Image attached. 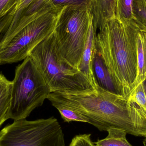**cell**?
I'll use <instances>...</instances> for the list:
<instances>
[{"label": "cell", "mask_w": 146, "mask_h": 146, "mask_svg": "<svg viewBox=\"0 0 146 146\" xmlns=\"http://www.w3.org/2000/svg\"><path fill=\"white\" fill-rule=\"evenodd\" d=\"M48 99L57 100L72 109L100 131L115 128L128 134L146 138V114L143 110L124 96L97 85L82 92H51Z\"/></svg>", "instance_id": "6da1fadb"}, {"label": "cell", "mask_w": 146, "mask_h": 146, "mask_svg": "<svg viewBox=\"0 0 146 146\" xmlns=\"http://www.w3.org/2000/svg\"><path fill=\"white\" fill-rule=\"evenodd\" d=\"M138 30L135 19L120 21L115 17L98 30L94 38V50L103 58L118 94L127 98L137 76Z\"/></svg>", "instance_id": "7a4b0ae2"}, {"label": "cell", "mask_w": 146, "mask_h": 146, "mask_svg": "<svg viewBox=\"0 0 146 146\" xmlns=\"http://www.w3.org/2000/svg\"><path fill=\"white\" fill-rule=\"evenodd\" d=\"M29 56L43 76L51 93L76 92L94 87L82 73L59 54L54 33L39 43Z\"/></svg>", "instance_id": "3957f363"}, {"label": "cell", "mask_w": 146, "mask_h": 146, "mask_svg": "<svg viewBox=\"0 0 146 146\" xmlns=\"http://www.w3.org/2000/svg\"><path fill=\"white\" fill-rule=\"evenodd\" d=\"M65 8L48 4L36 12L18 33L0 48V65L16 63L29 56L39 43L54 32Z\"/></svg>", "instance_id": "277c9868"}, {"label": "cell", "mask_w": 146, "mask_h": 146, "mask_svg": "<svg viewBox=\"0 0 146 146\" xmlns=\"http://www.w3.org/2000/svg\"><path fill=\"white\" fill-rule=\"evenodd\" d=\"M12 83L8 120L26 119L35 109L42 105L51 93L43 76L30 56L16 67Z\"/></svg>", "instance_id": "5b68a950"}, {"label": "cell", "mask_w": 146, "mask_h": 146, "mask_svg": "<svg viewBox=\"0 0 146 146\" xmlns=\"http://www.w3.org/2000/svg\"><path fill=\"white\" fill-rule=\"evenodd\" d=\"M93 19L90 9L65 7L54 32L58 52L78 69Z\"/></svg>", "instance_id": "8992f818"}, {"label": "cell", "mask_w": 146, "mask_h": 146, "mask_svg": "<svg viewBox=\"0 0 146 146\" xmlns=\"http://www.w3.org/2000/svg\"><path fill=\"white\" fill-rule=\"evenodd\" d=\"M0 146H66L62 128L53 117L14 121L0 131Z\"/></svg>", "instance_id": "52a82bcc"}, {"label": "cell", "mask_w": 146, "mask_h": 146, "mask_svg": "<svg viewBox=\"0 0 146 146\" xmlns=\"http://www.w3.org/2000/svg\"><path fill=\"white\" fill-rule=\"evenodd\" d=\"M92 68L96 85L108 92L118 94L113 78L103 58L94 50Z\"/></svg>", "instance_id": "ba28073f"}, {"label": "cell", "mask_w": 146, "mask_h": 146, "mask_svg": "<svg viewBox=\"0 0 146 146\" xmlns=\"http://www.w3.org/2000/svg\"><path fill=\"white\" fill-rule=\"evenodd\" d=\"M98 29L94 24L93 19L91 22L87 38L82 53V57L78 70L82 73L94 87L96 85L92 68L93 55L94 48V38L97 35Z\"/></svg>", "instance_id": "9c48e42d"}, {"label": "cell", "mask_w": 146, "mask_h": 146, "mask_svg": "<svg viewBox=\"0 0 146 146\" xmlns=\"http://www.w3.org/2000/svg\"><path fill=\"white\" fill-rule=\"evenodd\" d=\"M92 13L93 22L98 30L115 17V0H94Z\"/></svg>", "instance_id": "30bf717a"}, {"label": "cell", "mask_w": 146, "mask_h": 146, "mask_svg": "<svg viewBox=\"0 0 146 146\" xmlns=\"http://www.w3.org/2000/svg\"><path fill=\"white\" fill-rule=\"evenodd\" d=\"M137 21L139 24L137 33L138 70L134 89L146 79V28Z\"/></svg>", "instance_id": "8fae6325"}, {"label": "cell", "mask_w": 146, "mask_h": 146, "mask_svg": "<svg viewBox=\"0 0 146 146\" xmlns=\"http://www.w3.org/2000/svg\"><path fill=\"white\" fill-rule=\"evenodd\" d=\"M12 81L0 74V127L7 119L12 96Z\"/></svg>", "instance_id": "7c38bea8"}, {"label": "cell", "mask_w": 146, "mask_h": 146, "mask_svg": "<svg viewBox=\"0 0 146 146\" xmlns=\"http://www.w3.org/2000/svg\"><path fill=\"white\" fill-rule=\"evenodd\" d=\"M107 132V137L103 139H98L94 142L97 146H133L127 140V132L122 129L111 128Z\"/></svg>", "instance_id": "4fadbf2b"}, {"label": "cell", "mask_w": 146, "mask_h": 146, "mask_svg": "<svg viewBox=\"0 0 146 146\" xmlns=\"http://www.w3.org/2000/svg\"><path fill=\"white\" fill-rule=\"evenodd\" d=\"M48 99L50 101L52 105L57 109L60 114L62 118L65 122L77 121L87 123H88L87 120L84 117L68 106L55 100L52 99Z\"/></svg>", "instance_id": "5bb4252c"}, {"label": "cell", "mask_w": 146, "mask_h": 146, "mask_svg": "<svg viewBox=\"0 0 146 146\" xmlns=\"http://www.w3.org/2000/svg\"><path fill=\"white\" fill-rule=\"evenodd\" d=\"M133 3V0H115V17L120 21L134 19Z\"/></svg>", "instance_id": "9a60e30c"}, {"label": "cell", "mask_w": 146, "mask_h": 146, "mask_svg": "<svg viewBox=\"0 0 146 146\" xmlns=\"http://www.w3.org/2000/svg\"><path fill=\"white\" fill-rule=\"evenodd\" d=\"M55 7L88 9L92 11V0H47Z\"/></svg>", "instance_id": "2e32d148"}, {"label": "cell", "mask_w": 146, "mask_h": 146, "mask_svg": "<svg viewBox=\"0 0 146 146\" xmlns=\"http://www.w3.org/2000/svg\"><path fill=\"white\" fill-rule=\"evenodd\" d=\"M134 18L146 28V3L144 0H133Z\"/></svg>", "instance_id": "e0dca14e"}, {"label": "cell", "mask_w": 146, "mask_h": 146, "mask_svg": "<svg viewBox=\"0 0 146 146\" xmlns=\"http://www.w3.org/2000/svg\"><path fill=\"white\" fill-rule=\"evenodd\" d=\"M21 0H0V18L5 16L12 10L15 13L16 7Z\"/></svg>", "instance_id": "ac0fdd59"}, {"label": "cell", "mask_w": 146, "mask_h": 146, "mask_svg": "<svg viewBox=\"0 0 146 146\" xmlns=\"http://www.w3.org/2000/svg\"><path fill=\"white\" fill-rule=\"evenodd\" d=\"M69 146H97L92 141L91 134L79 135L75 136Z\"/></svg>", "instance_id": "d6986e66"}, {"label": "cell", "mask_w": 146, "mask_h": 146, "mask_svg": "<svg viewBox=\"0 0 146 146\" xmlns=\"http://www.w3.org/2000/svg\"><path fill=\"white\" fill-rule=\"evenodd\" d=\"M14 15L13 12L12 11L5 16L0 18V40L10 25Z\"/></svg>", "instance_id": "ffe728a7"}, {"label": "cell", "mask_w": 146, "mask_h": 146, "mask_svg": "<svg viewBox=\"0 0 146 146\" xmlns=\"http://www.w3.org/2000/svg\"><path fill=\"white\" fill-rule=\"evenodd\" d=\"M35 0H21L16 7L15 13L17 11H23L27 8Z\"/></svg>", "instance_id": "44dd1931"}, {"label": "cell", "mask_w": 146, "mask_h": 146, "mask_svg": "<svg viewBox=\"0 0 146 146\" xmlns=\"http://www.w3.org/2000/svg\"><path fill=\"white\" fill-rule=\"evenodd\" d=\"M143 87H144V90H145V93L146 95V79L145 81L143 82Z\"/></svg>", "instance_id": "7402d4cb"}, {"label": "cell", "mask_w": 146, "mask_h": 146, "mask_svg": "<svg viewBox=\"0 0 146 146\" xmlns=\"http://www.w3.org/2000/svg\"><path fill=\"white\" fill-rule=\"evenodd\" d=\"M143 145L144 146H146V138L144 139V141H143Z\"/></svg>", "instance_id": "603a6c76"}, {"label": "cell", "mask_w": 146, "mask_h": 146, "mask_svg": "<svg viewBox=\"0 0 146 146\" xmlns=\"http://www.w3.org/2000/svg\"><path fill=\"white\" fill-rule=\"evenodd\" d=\"M145 1V3H146V0H144Z\"/></svg>", "instance_id": "cb8c5ba5"}, {"label": "cell", "mask_w": 146, "mask_h": 146, "mask_svg": "<svg viewBox=\"0 0 146 146\" xmlns=\"http://www.w3.org/2000/svg\"><path fill=\"white\" fill-rule=\"evenodd\" d=\"M94 1V0H92V3H93V2Z\"/></svg>", "instance_id": "d4e9b609"}]
</instances>
